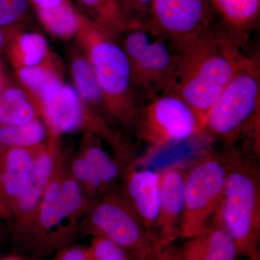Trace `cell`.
Here are the masks:
<instances>
[{
  "label": "cell",
  "instance_id": "26",
  "mask_svg": "<svg viewBox=\"0 0 260 260\" xmlns=\"http://www.w3.org/2000/svg\"><path fill=\"white\" fill-rule=\"evenodd\" d=\"M68 164L70 174L81 186L90 205L106 194L99 177L79 153L69 159Z\"/></svg>",
  "mask_w": 260,
  "mask_h": 260
},
{
  "label": "cell",
  "instance_id": "19",
  "mask_svg": "<svg viewBox=\"0 0 260 260\" xmlns=\"http://www.w3.org/2000/svg\"><path fill=\"white\" fill-rule=\"evenodd\" d=\"M8 51L14 69L37 66L54 58L44 36L23 29L13 38Z\"/></svg>",
  "mask_w": 260,
  "mask_h": 260
},
{
  "label": "cell",
  "instance_id": "6",
  "mask_svg": "<svg viewBox=\"0 0 260 260\" xmlns=\"http://www.w3.org/2000/svg\"><path fill=\"white\" fill-rule=\"evenodd\" d=\"M37 106L49 133L60 136L78 131L91 133L109 145L119 161L128 164L135 160L127 138L112 127L99 111L84 102L72 85L64 84L55 96Z\"/></svg>",
  "mask_w": 260,
  "mask_h": 260
},
{
  "label": "cell",
  "instance_id": "20",
  "mask_svg": "<svg viewBox=\"0 0 260 260\" xmlns=\"http://www.w3.org/2000/svg\"><path fill=\"white\" fill-rule=\"evenodd\" d=\"M102 140L89 133H84L79 153L86 160L102 183L106 193L122 173L121 164L106 151Z\"/></svg>",
  "mask_w": 260,
  "mask_h": 260
},
{
  "label": "cell",
  "instance_id": "5",
  "mask_svg": "<svg viewBox=\"0 0 260 260\" xmlns=\"http://www.w3.org/2000/svg\"><path fill=\"white\" fill-rule=\"evenodd\" d=\"M260 70L256 57L244 56L205 121L203 135L232 146L245 133L257 138Z\"/></svg>",
  "mask_w": 260,
  "mask_h": 260
},
{
  "label": "cell",
  "instance_id": "21",
  "mask_svg": "<svg viewBox=\"0 0 260 260\" xmlns=\"http://www.w3.org/2000/svg\"><path fill=\"white\" fill-rule=\"evenodd\" d=\"M40 118L37 103L20 85L2 87L0 123L23 124Z\"/></svg>",
  "mask_w": 260,
  "mask_h": 260
},
{
  "label": "cell",
  "instance_id": "3",
  "mask_svg": "<svg viewBox=\"0 0 260 260\" xmlns=\"http://www.w3.org/2000/svg\"><path fill=\"white\" fill-rule=\"evenodd\" d=\"M63 154L34 218L25 250L47 257L72 244L89 208L85 193L70 174Z\"/></svg>",
  "mask_w": 260,
  "mask_h": 260
},
{
  "label": "cell",
  "instance_id": "34",
  "mask_svg": "<svg viewBox=\"0 0 260 260\" xmlns=\"http://www.w3.org/2000/svg\"><path fill=\"white\" fill-rule=\"evenodd\" d=\"M0 218L11 220V213L0 194Z\"/></svg>",
  "mask_w": 260,
  "mask_h": 260
},
{
  "label": "cell",
  "instance_id": "35",
  "mask_svg": "<svg viewBox=\"0 0 260 260\" xmlns=\"http://www.w3.org/2000/svg\"><path fill=\"white\" fill-rule=\"evenodd\" d=\"M0 260H27L23 259V258L19 257L17 256H8L5 257L1 258Z\"/></svg>",
  "mask_w": 260,
  "mask_h": 260
},
{
  "label": "cell",
  "instance_id": "14",
  "mask_svg": "<svg viewBox=\"0 0 260 260\" xmlns=\"http://www.w3.org/2000/svg\"><path fill=\"white\" fill-rule=\"evenodd\" d=\"M159 174L160 203L157 223V249L160 253L181 237L186 172L176 166L167 168Z\"/></svg>",
  "mask_w": 260,
  "mask_h": 260
},
{
  "label": "cell",
  "instance_id": "32",
  "mask_svg": "<svg viewBox=\"0 0 260 260\" xmlns=\"http://www.w3.org/2000/svg\"><path fill=\"white\" fill-rule=\"evenodd\" d=\"M155 260H183L181 257L180 249L172 245L166 247L158 254Z\"/></svg>",
  "mask_w": 260,
  "mask_h": 260
},
{
  "label": "cell",
  "instance_id": "23",
  "mask_svg": "<svg viewBox=\"0 0 260 260\" xmlns=\"http://www.w3.org/2000/svg\"><path fill=\"white\" fill-rule=\"evenodd\" d=\"M34 8L41 23L51 35L62 40L75 39L79 28L80 12L71 0H63L52 8Z\"/></svg>",
  "mask_w": 260,
  "mask_h": 260
},
{
  "label": "cell",
  "instance_id": "4",
  "mask_svg": "<svg viewBox=\"0 0 260 260\" xmlns=\"http://www.w3.org/2000/svg\"><path fill=\"white\" fill-rule=\"evenodd\" d=\"M229 150L223 156L227 169L223 194L214 215L234 239L239 255L248 258L259 252V169L250 158Z\"/></svg>",
  "mask_w": 260,
  "mask_h": 260
},
{
  "label": "cell",
  "instance_id": "29",
  "mask_svg": "<svg viewBox=\"0 0 260 260\" xmlns=\"http://www.w3.org/2000/svg\"><path fill=\"white\" fill-rule=\"evenodd\" d=\"M29 0H0V27L21 25L28 17Z\"/></svg>",
  "mask_w": 260,
  "mask_h": 260
},
{
  "label": "cell",
  "instance_id": "37",
  "mask_svg": "<svg viewBox=\"0 0 260 260\" xmlns=\"http://www.w3.org/2000/svg\"><path fill=\"white\" fill-rule=\"evenodd\" d=\"M2 82H3V79H2L1 70H0V89H1L2 86H3V83H2Z\"/></svg>",
  "mask_w": 260,
  "mask_h": 260
},
{
  "label": "cell",
  "instance_id": "15",
  "mask_svg": "<svg viewBox=\"0 0 260 260\" xmlns=\"http://www.w3.org/2000/svg\"><path fill=\"white\" fill-rule=\"evenodd\" d=\"M44 143L27 148L0 150V194L10 213L23 192Z\"/></svg>",
  "mask_w": 260,
  "mask_h": 260
},
{
  "label": "cell",
  "instance_id": "2",
  "mask_svg": "<svg viewBox=\"0 0 260 260\" xmlns=\"http://www.w3.org/2000/svg\"><path fill=\"white\" fill-rule=\"evenodd\" d=\"M75 39L93 68L107 114L126 129H136L140 109L129 61L119 38L80 13L79 28Z\"/></svg>",
  "mask_w": 260,
  "mask_h": 260
},
{
  "label": "cell",
  "instance_id": "24",
  "mask_svg": "<svg viewBox=\"0 0 260 260\" xmlns=\"http://www.w3.org/2000/svg\"><path fill=\"white\" fill-rule=\"evenodd\" d=\"M82 14L119 38L128 30L117 0H75Z\"/></svg>",
  "mask_w": 260,
  "mask_h": 260
},
{
  "label": "cell",
  "instance_id": "12",
  "mask_svg": "<svg viewBox=\"0 0 260 260\" xmlns=\"http://www.w3.org/2000/svg\"><path fill=\"white\" fill-rule=\"evenodd\" d=\"M63 154L60 135L48 132L47 140L35 159L23 192L11 210L13 237L24 249L38 208Z\"/></svg>",
  "mask_w": 260,
  "mask_h": 260
},
{
  "label": "cell",
  "instance_id": "10",
  "mask_svg": "<svg viewBox=\"0 0 260 260\" xmlns=\"http://www.w3.org/2000/svg\"><path fill=\"white\" fill-rule=\"evenodd\" d=\"M135 129L138 138L148 146L147 155L203 135L192 109L173 92L149 99L143 110H140Z\"/></svg>",
  "mask_w": 260,
  "mask_h": 260
},
{
  "label": "cell",
  "instance_id": "1",
  "mask_svg": "<svg viewBox=\"0 0 260 260\" xmlns=\"http://www.w3.org/2000/svg\"><path fill=\"white\" fill-rule=\"evenodd\" d=\"M181 55L180 70L172 92L192 109L203 133L210 111L245 55L220 23Z\"/></svg>",
  "mask_w": 260,
  "mask_h": 260
},
{
  "label": "cell",
  "instance_id": "17",
  "mask_svg": "<svg viewBox=\"0 0 260 260\" xmlns=\"http://www.w3.org/2000/svg\"><path fill=\"white\" fill-rule=\"evenodd\" d=\"M211 220L203 234L179 247L183 260H238L234 239L215 215Z\"/></svg>",
  "mask_w": 260,
  "mask_h": 260
},
{
  "label": "cell",
  "instance_id": "16",
  "mask_svg": "<svg viewBox=\"0 0 260 260\" xmlns=\"http://www.w3.org/2000/svg\"><path fill=\"white\" fill-rule=\"evenodd\" d=\"M219 23L239 47L259 23L260 0H208Z\"/></svg>",
  "mask_w": 260,
  "mask_h": 260
},
{
  "label": "cell",
  "instance_id": "22",
  "mask_svg": "<svg viewBox=\"0 0 260 260\" xmlns=\"http://www.w3.org/2000/svg\"><path fill=\"white\" fill-rule=\"evenodd\" d=\"M70 64L73 87L80 98L99 112L103 109L107 112L104 97L93 68L79 47H77V49L72 51Z\"/></svg>",
  "mask_w": 260,
  "mask_h": 260
},
{
  "label": "cell",
  "instance_id": "30",
  "mask_svg": "<svg viewBox=\"0 0 260 260\" xmlns=\"http://www.w3.org/2000/svg\"><path fill=\"white\" fill-rule=\"evenodd\" d=\"M51 260H89L88 246L72 243L56 251Z\"/></svg>",
  "mask_w": 260,
  "mask_h": 260
},
{
  "label": "cell",
  "instance_id": "8",
  "mask_svg": "<svg viewBox=\"0 0 260 260\" xmlns=\"http://www.w3.org/2000/svg\"><path fill=\"white\" fill-rule=\"evenodd\" d=\"M78 232L105 238L138 260H155L159 254L134 210L119 193L108 191L89 205Z\"/></svg>",
  "mask_w": 260,
  "mask_h": 260
},
{
  "label": "cell",
  "instance_id": "33",
  "mask_svg": "<svg viewBox=\"0 0 260 260\" xmlns=\"http://www.w3.org/2000/svg\"><path fill=\"white\" fill-rule=\"evenodd\" d=\"M62 1L63 0H29L32 6L45 8H52L60 4Z\"/></svg>",
  "mask_w": 260,
  "mask_h": 260
},
{
  "label": "cell",
  "instance_id": "9",
  "mask_svg": "<svg viewBox=\"0 0 260 260\" xmlns=\"http://www.w3.org/2000/svg\"><path fill=\"white\" fill-rule=\"evenodd\" d=\"M226 175L223 157L213 153L200 157L186 173L181 238L204 232L221 202Z\"/></svg>",
  "mask_w": 260,
  "mask_h": 260
},
{
  "label": "cell",
  "instance_id": "27",
  "mask_svg": "<svg viewBox=\"0 0 260 260\" xmlns=\"http://www.w3.org/2000/svg\"><path fill=\"white\" fill-rule=\"evenodd\" d=\"M128 30L145 28L151 15L154 0H117Z\"/></svg>",
  "mask_w": 260,
  "mask_h": 260
},
{
  "label": "cell",
  "instance_id": "38",
  "mask_svg": "<svg viewBox=\"0 0 260 260\" xmlns=\"http://www.w3.org/2000/svg\"><path fill=\"white\" fill-rule=\"evenodd\" d=\"M2 235H3V228H2L1 223H0V238H1Z\"/></svg>",
  "mask_w": 260,
  "mask_h": 260
},
{
  "label": "cell",
  "instance_id": "31",
  "mask_svg": "<svg viewBox=\"0 0 260 260\" xmlns=\"http://www.w3.org/2000/svg\"><path fill=\"white\" fill-rule=\"evenodd\" d=\"M21 25L3 28L0 27V51L8 49L13 38L22 30Z\"/></svg>",
  "mask_w": 260,
  "mask_h": 260
},
{
  "label": "cell",
  "instance_id": "11",
  "mask_svg": "<svg viewBox=\"0 0 260 260\" xmlns=\"http://www.w3.org/2000/svg\"><path fill=\"white\" fill-rule=\"evenodd\" d=\"M218 23L208 0H154L145 29L181 53Z\"/></svg>",
  "mask_w": 260,
  "mask_h": 260
},
{
  "label": "cell",
  "instance_id": "7",
  "mask_svg": "<svg viewBox=\"0 0 260 260\" xmlns=\"http://www.w3.org/2000/svg\"><path fill=\"white\" fill-rule=\"evenodd\" d=\"M119 42L129 61L133 86L149 99L172 91L180 70V52L145 28L129 29Z\"/></svg>",
  "mask_w": 260,
  "mask_h": 260
},
{
  "label": "cell",
  "instance_id": "13",
  "mask_svg": "<svg viewBox=\"0 0 260 260\" xmlns=\"http://www.w3.org/2000/svg\"><path fill=\"white\" fill-rule=\"evenodd\" d=\"M136 162V161H135ZM135 162L126 167L121 194L140 219L155 250L160 203V174L137 169Z\"/></svg>",
  "mask_w": 260,
  "mask_h": 260
},
{
  "label": "cell",
  "instance_id": "28",
  "mask_svg": "<svg viewBox=\"0 0 260 260\" xmlns=\"http://www.w3.org/2000/svg\"><path fill=\"white\" fill-rule=\"evenodd\" d=\"M88 248L89 260H138L105 238L92 237Z\"/></svg>",
  "mask_w": 260,
  "mask_h": 260
},
{
  "label": "cell",
  "instance_id": "25",
  "mask_svg": "<svg viewBox=\"0 0 260 260\" xmlns=\"http://www.w3.org/2000/svg\"><path fill=\"white\" fill-rule=\"evenodd\" d=\"M47 136V126L41 118L23 124L0 123V150L37 146Z\"/></svg>",
  "mask_w": 260,
  "mask_h": 260
},
{
  "label": "cell",
  "instance_id": "36",
  "mask_svg": "<svg viewBox=\"0 0 260 260\" xmlns=\"http://www.w3.org/2000/svg\"><path fill=\"white\" fill-rule=\"evenodd\" d=\"M248 260H260L259 252L256 253L254 255L250 256L248 257Z\"/></svg>",
  "mask_w": 260,
  "mask_h": 260
},
{
  "label": "cell",
  "instance_id": "18",
  "mask_svg": "<svg viewBox=\"0 0 260 260\" xmlns=\"http://www.w3.org/2000/svg\"><path fill=\"white\" fill-rule=\"evenodd\" d=\"M19 85L39 103L55 96L62 85V73L56 58L29 68H15Z\"/></svg>",
  "mask_w": 260,
  "mask_h": 260
}]
</instances>
